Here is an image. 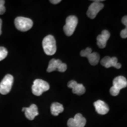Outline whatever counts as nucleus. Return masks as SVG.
Listing matches in <instances>:
<instances>
[{
    "label": "nucleus",
    "mask_w": 127,
    "mask_h": 127,
    "mask_svg": "<svg viewBox=\"0 0 127 127\" xmlns=\"http://www.w3.org/2000/svg\"><path fill=\"white\" fill-rule=\"evenodd\" d=\"M89 63L92 65H96L99 61L100 57L97 52H92L87 57Z\"/></svg>",
    "instance_id": "dca6fc26"
},
{
    "label": "nucleus",
    "mask_w": 127,
    "mask_h": 127,
    "mask_svg": "<svg viewBox=\"0 0 127 127\" xmlns=\"http://www.w3.org/2000/svg\"><path fill=\"white\" fill-rule=\"evenodd\" d=\"M91 53H92V49L91 48L88 47L85 50H82L80 52V55L81 57H87Z\"/></svg>",
    "instance_id": "a211bd4d"
},
{
    "label": "nucleus",
    "mask_w": 127,
    "mask_h": 127,
    "mask_svg": "<svg viewBox=\"0 0 127 127\" xmlns=\"http://www.w3.org/2000/svg\"><path fill=\"white\" fill-rule=\"evenodd\" d=\"M122 23H123V24L125 26L127 27V17L126 15L124 16V17L123 18H122Z\"/></svg>",
    "instance_id": "5701e85b"
},
{
    "label": "nucleus",
    "mask_w": 127,
    "mask_h": 127,
    "mask_svg": "<svg viewBox=\"0 0 127 127\" xmlns=\"http://www.w3.org/2000/svg\"><path fill=\"white\" fill-rule=\"evenodd\" d=\"M101 64L105 68H109L114 66L117 69H120L121 67V64L118 63V59L117 57H105L101 61Z\"/></svg>",
    "instance_id": "6e6552de"
},
{
    "label": "nucleus",
    "mask_w": 127,
    "mask_h": 127,
    "mask_svg": "<svg viewBox=\"0 0 127 127\" xmlns=\"http://www.w3.org/2000/svg\"><path fill=\"white\" fill-rule=\"evenodd\" d=\"M103 8H104V4L102 3L94 2L89 7L87 12V15L90 18L94 19L98 12Z\"/></svg>",
    "instance_id": "0eeeda50"
},
{
    "label": "nucleus",
    "mask_w": 127,
    "mask_h": 127,
    "mask_svg": "<svg viewBox=\"0 0 127 127\" xmlns=\"http://www.w3.org/2000/svg\"><path fill=\"white\" fill-rule=\"evenodd\" d=\"M78 23V18L76 16L70 15L66 19V23L64 26L63 30L66 36H71L74 32Z\"/></svg>",
    "instance_id": "20e7f679"
},
{
    "label": "nucleus",
    "mask_w": 127,
    "mask_h": 127,
    "mask_svg": "<svg viewBox=\"0 0 127 127\" xmlns=\"http://www.w3.org/2000/svg\"><path fill=\"white\" fill-rule=\"evenodd\" d=\"M8 55V51L5 48L0 47V61L6 58Z\"/></svg>",
    "instance_id": "f3484780"
},
{
    "label": "nucleus",
    "mask_w": 127,
    "mask_h": 127,
    "mask_svg": "<svg viewBox=\"0 0 127 127\" xmlns=\"http://www.w3.org/2000/svg\"><path fill=\"white\" fill-rule=\"evenodd\" d=\"M5 1L0 0V15H2L5 12V7L4 6Z\"/></svg>",
    "instance_id": "6ab92c4d"
},
{
    "label": "nucleus",
    "mask_w": 127,
    "mask_h": 127,
    "mask_svg": "<svg viewBox=\"0 0 127 127\" xmlns=\"http://www.w3.org/2000/svg\"><path fill=\"white\" fill-rule=\"evenodd\" d=\"M127 86V81L123 76H118L113 80V87L120 91L121 89L125 88Z\"/></svg>",
    "instance_id": "ddd939ff"
},
{
    "label": "nucleus",
    "mask_w": 127,
    "mask_h": 127,
    "mask_svg": "<svg viewBox=\"0 0 127 127\" xmlns=\"http://www.w3.org/2000/svg\"><path fill=\"white\" fill-rule=\"evenodd\" d=\"M50 89V85L47 82L40 79H36L32 86V92L36 96H40L44 92Z\"/></svg>",
    "instance_id": "7ed1b4c3"
},
{
    "label": "nucleus",
    "mask_w": 127,
    "mask_h": 127,
    "mask_svg": "<svg viewBox=\"0 0 127 127\" xmlns=\"http://www.w3.org/2000/svg\"><path fill=\"white\" fill-rule=\"evenodd\" d=\"M15 26L20 31L25 32L32 27L33 21L30 18L23 17H18L14 21Z\"/></svg>",
    "instance_id": "f03ea898"
},
{
    "label": "nucleus",
    "mask_w": 127,
    "mask_h": 127,
    "mask_svg": "<svg viewBox=\"0 0 127 127\" xmlns=\"http://www.w3.org/2000/svg\"><path fill=\"white\" fill-rule=\"evenodd\" d=\"M95 110L97 113L101 115H105L109 111V107L105 102L101 100H98L94 103Z\"/></svg>",
    "instance_id": "9b49d317"
},
{
    "label": "nucleus",
    "mask_w": 127,
    "mask_h": 127,
    "mask_svg": "<svg viewBox=\"0 0 127 127\" xmlns=\"http://www.w3.org/2000/svg\"><path fill=\"white\" fill-rule=\"evenodd\" d=\"M62 64V61L60 60H55L54 58L52 59L49 62L47 71L48 72H51L52 71L57 70L60 65Z\"/></svg>",
    "instance_id": "2eb2a0df"
},
{
    "label": "nucleus",
    "mask_w": 127,
    "mask_h": 127,
    "mask_svg": "<svg viewBox=\"0 0 127 127\" xmlns=\"http://www.w3.org/2000/svg\"><path fill=\"white\" fill-rule=\"evenodd\" d=\"M110 37V33L108 30H103L101 34L96 37L97 45L100 48H104L107 45V41Z\"/></svg>",
    "instance_id": "1a4fd4ad"
},
{
    "label": "nucleus",
    "mask_w": 127,
    "mask_h": 127,
    "mask_svg": "<svg viewBox=\"0 0 127 127\" xmlns=\"http://www.w3.org/2000/svg\"><path fill=\"white\" fill-rule=\"evenodd\" d=\"M66 69H67V66H66V64L62 63V64L60 65L59 68H58V69H57V70L61 72H64L66 70Z\"/></svg>",
    "instance_id": "412c9836"
},
{
    "label": "nucleus",
    "mask_w": 127,
    "mask_h": 127,
    "mask_svg": "<svg viewBox=\"0 0 127 127\" xmlns=\"http://www.w3.org/2000/svg\"><path fill=\"white\" fill-rule=\"evenodd\" d=\"M68 87L72 90V93L78 95L84 94L85 93V88L82 84H78L75 81H70L68 83Z\"/></svg>",
    "instance_id": "9d476101"
},
{
    "label": "nucleus",
    "mask_w": 127,
    "mask_h": 127,
    "mask_svg": "<svg viewBox=\"0 0 127 127\" xmlns=\"http://www.w3.org/2000/svg\"><path fill=\"white\" fill-rule=\"evenodd\" d=\"M64 109L63 105L58 102L52 103L51 106V112L52 115L54 116H58L59 114L63 112Z\"/></svg>",
    "instance_id": "4468645a"
},
{
    "label": "nucleus",
    "mask_w": 127,
    "mask_h": 127,
    "mask_svg": "<svg viewBox=\"0 0 127 127\" xmlns=\"http://www.w3.org/2000/svg\"><path fill=\"white\" fill-rule=\"evenodd\" d=\"M44 51L47 55H52L56 52L57 45L55 38L51 35H48L42 41Z\"/></svg>",
    "instance_id": "f257e3e1"
},
{
    "label": "nucleus",
    "mask_w": 127,
    "mask_h": 127,
    "mask_svg": "<svg viewBox=\"0 0 127 127\" xmlns=\"http://www.w3.org/2000/svg\"><path fill=\"white\" fill-rule=\"evenodd\" d=\"M1 27H2V20L0 18V35L2 34V31H1Z\"/></svg>",
    "instance_id": "393cba45"
},
{
    "label": "nucleus",
    "mask_w": 127,
    "mask_h": 127,
    "mask_svg": "<svg viewBox=\"0 0 127 127\" xmlns=\"http://www.w3.org/2000/svg\"><path fill=\"white\" fill-rule=\"evenodd\" d=\"M25 115L29 120H33L36 116L38 115V107L35 104H32L29 107L25 108Z\"/></svg>",
    "instance_id": "f8f14e48"
},
{
    "label": "nucleus",
    "mask_w": 127,
    "mask_h": 127,
    "mask_svg": "<svg viewBox=\"0 0 127 127\" xmlns=\"http://www.w3.org/2000/svg\"><path fill=\"white\" fill-rule=\"evenodd\" d=\"M120 35L123 38H127V28L125 27V29L123 30L121 32Z\"/></svg>",
    "instance_id": "4be33fe9"
},
{
    "label": "nucleus",
    "mask_w": 127,
    "mask_h": 127,
    "mask_svg": "<svg viewBox=\"0 0 127 127\" xmlns=\"http://www.w3.org/2000/svg\"><path fill=\"white\" fill-rule=\"evenodd\" d=\"M61 1V0H51V1H50V2L53 4H59Z\"/></svg>",
    "instance_id": "b1692460"
},
{
    "label": "nucleus",
    "mask_w": 127,
    "mask_h": 127,
    "mask_svg": "<svg viewBox=\"0 0 127 127\" xmlns=\"http://www.w3.org/2000/svg\"><path fill=\"white\" fill-rule=\"evenodd\" d=\"M120 91H119V90H117V89L114 88L113 86L111 87L110 90H109V93H110L111 95H112V96H114L118 95L119 94V93H120Z\"/></svg>",
    "instance_id": "aec40b11"
},
{
    "label": "nucleus",
    "mask_w": 127,
    "mask_h": 127,
    "mask_svg": "<svg viewBox=\"0 0 127 127\" xmlns=\"http://www.w3.org/2000/svg\"><path fill=\"white\" fill-rule=\"evenodd\" d=\"M85 124L86 119L81 114H77L74 118H69L67 122L68 127H84Z\"/></svg>",
    "instance_id": "423d86ee"
},
{
    "label": "nucleus",
    "mask_w": 127,
    "mask_h": 127,
    "mask_svg": "<svg viewBox=\"0 0 127 127\" xmlns=\"http://www.w3.org/2000/svg\"><path fill=\"white\" fill-rule=\"evenodd\" d=\"M14 82V77L11 74H7L5 76L2 81L0 83V93L2 95H6L10 92Z\"/></svg>",
    "instance_id": "39448f33"
}]
</instances>
